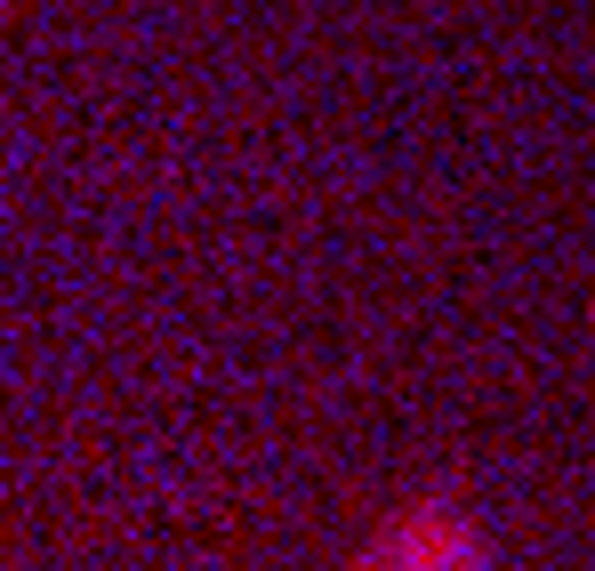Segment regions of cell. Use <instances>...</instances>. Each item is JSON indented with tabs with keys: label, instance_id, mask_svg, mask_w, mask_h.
<instances>
[{
	"label": "cell",
	"instance_id": "obj_1",
	"mask_svg": "<svg viewBox=\"0 0 595 571\" xmlns=\"http://www.w3.org/2000/svg\"><path fill=\"white\" fill-rule=\"evenodd\" d=\"M346 571H492V555H483V540L459 523L450 499H418L387 540H378L370 555H355Z\"/></svg>",
	"mask_w": 595,
	"mask_h": 571
},
{
	"label": "cell",
	"instance_id": "obj_2",
	"mask_svg": "<svg viewBox=\"0 0 595 571\" xmlns=\"http://www.w3.org/2000/svg\"><path fill=\"white\" fill-rule=\"evenodd\" d=\"M587 322H595V307H587Z\"/></svg>",
	"mask_w": 595,
	"mask_h": 571
}]
</instances>
